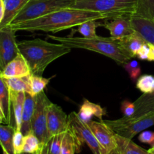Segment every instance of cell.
I'll list each match as a JSON object with an SVG mask.
<instances>
[{
    "instance_id": "cell-1",
    "label": "cell",
    "mask_w": 154,
    "mask_h": 154,
    "mask_svg": "<svg viewBox=\"0 0 154 154\" xmlns=\"http://www.w3.org/2000/svg\"><path fill=\"white\" fill-rule=\"evenodd\" d=\"M106 20L102 14L84 9L72 8L60 9L37 19L7 26L14 31H43L58 32L78 26L89 20Z\"/></svg>"
},
{
    "instance_id": "cell-2",
    "label": "cell",
    "mask_w": 154,
    "mask_h": 154,
    "mask_svg": "<svg viewBox=\"0 0 154 154\" xmlns=\"http://www.w3.org/2000/svg\"><path fill=\"white\" fill-rule=\"evenodd\" d=\"M17 47L28 63L31 73L41 76L51 63L72 51L61 43H51L40 38L22 41L18 42Z\"/></svg>"
},
{
    "instance_id": "cell-3",
    "label": "cell",
    "mask_w": 154,
    "mask_h": 154,
    "mask_svg": "<svg viewBox=\"0 0 154 154\" xmlns=\"http://www.w3.org/2000/svg\"><path fill=\"white\" fill-rule=\"evenodd\" d=\"M48 37L72 49H84L102 54L119 65H123L132 59L121 46L120 40L112 37H101L98 35L93 38L60 37L54 35H48Z\"/></svg>"
},
{
    "instance_id": "cell-4",
    "label": "cell",
    "mask_w": 154,
    "mask_h": 154,
    "mask_svg": "<svg viewBox=\"0 0 154 154\" xmlns=\"http://www.w3.org/2000/svg\"><path fill=\"white\" fill-rule=\"evenodd\" d=\"M70 8L99 12L106 20L122 16H132L136 9V0H75Z\"/></svg>"
},
{
    "instance_id": "cell-5",
    "label": "cell",
    "mask_w": 154,
    "mask_h": 154,
    "mask_svg": "<svg viewBox=\"0 0 154 154\" xmlns=\"http://www.w3.org/2000/svg\"><path fill=\"white\" fill-rule=\"evenodd\" d=\"M75 0H29L11 24H17L43 17L63 8H70Z\"/></svg>"
},
{
    "instance_id": "cell-6",
    "label": "cell",
    "mask_w": 154,
    "mask_h": 154,
    "mask_svg": "<svg viewBox=\"0 0 154 154\" xmlns=\"http://www.w3.org/2000/svg\"><path fill=\"white\" fill-rule=\"evenodd\" d=\"M103 122L117 135L132 139L138 133L153 126L154 113L148 114L138 118L123 117L118 120H103Z\"/></svg>"
},
{
    "instance_id": "cell-7",
    "label": "cell",
    "mask_w": 154,
    "mask_h": 154,
    "mask_svg": "<svg viewBox=\"0 0 154 154\" xmlns=\"http://www.w3.org/2000/svg\"><path fill=\"white\" fill-rule=\"evenodd\" d=\"M36 96L35 106L32 120V132L38 137L43 144L51 141L47 125V113L49 105L52 102L50 101L45 92L39 93Z\"/></svg>"
},
{
    "instance_id": "cell-8",
    "label": "cell",
    "mask_w": 154,
    "mask_h": 154,
    "mask_svg": "<svg viewBox=\"0 0 154 154\" xmlns=\"http://www.w3.org/2000/svg\"><path fill=\"white\" fill-rule=\"evenodd\" d=\"M69 125L72 132L77 135L83 144H86L88 146L92 153L93 154H103L102 148L91 129L87 123H84L79 118L78 113L73 111L69 114Z\"/></svg>"
},
{
    "instance_id": "cell-9",
    "label": "cell",
    "mask_w": 154,
    "mask_h": 154,
    "mask_svg": "<svg viewBox=\"0 0 154 154\" xmlns=\"http://www.w3.org/2000/svg\"><path fill=\"white\" fill-rule=\"evenodd\" d=\"M87 125L99 142L102 153L108 154L117 148L116 133L104 123L103 120H100V122L91 120Z\"/></svg>"
},
{
    "instance_id": "cell-10",
    "label": "cell",
    "mask_w": 154,
    "mask_h": 154,
    "mask_svg": "<svg viewBox=\"0 0 154 154\" xmlns=\"http://www.w3.org/2000/svg\"><path fill=\"white\" fill-rule=\"evenodd\" d=\"M15 32L9 26L0 29V58L3 69L20 54Z\"/></svg>"
},
{
    "instance_id": "cell-11",
    "label": "cell",
    "mask_w": 154,
    "mask_h": 154,
    "mask_svg": "<svg viewBox=\"0 0 154 154\" xmlns=\"http://www.w3.org/2000/svg\"><path fill=\"white\" fill-rule=\"evenodd\" d=\"M47 125L51 138L54 135L66 132L69 129V116L57 104L51 103L48 108Z\"/></svg>"
},
{
    "instance_id": "cell-12",
    "label": "cell",
    "mask_w": 154,
    "mask_h": 154,
    "mask_svg": "<svg viewBox=\"0 0 154 154\" xmlns=\"http://www.w3.org/2000/svg\"><path fill=\"white\" fill-rule=\"evenodd\" d=\"M109 31L111 37L120 40L134 32L131 23V16H122L113 18L109 22L102 24Z\"/></svg>"
},
{
    "instance_id": "cell-13",
    "label": "cell",
    "mask_w": 154,
    "mask_h": 154,
    "mask_svg": "<svg viewBox=\"0 0 154 154\" xmlns=\"http://www.w3.org/2000/svg\"><path fill=\"white\" fill-rule=\"evenodd\" d=\"M31 74L28 63L20 54L9 62L0 72V75L3 78H20L28 76Z\"/></svg>"
},
{
    "instance_id": "cell-14",
    "label": "cell",
    "mask_w": 154,
    "mask_h": 154,
    "mask_svg": "<svg viewBox=\"0 0 154 154\" xmlns=\"http://www.w3.org/2000/svg\"><path fill=\"white\" fill-rule=\"evenodd\" d=\"M131 23L134 31L138 33L147 43L154 45V20L132 15Z\"/></svg>"
},
{
    "instance_id": "cell-15",
    "label": "cell",
    "mask_w": 154,
    "mask_h": 154,
    "mask_svg": "<svg viewBox=\"0 0 154 154\" xmlns=\"http://www.w3.org/2000/svg\"><path fill=\"white\" fill-rule=\"evenodd\" d=\"M25 97L26 93H23V92L10 91L11 111L14 115V127L16 130H20L21 129Z\"/></svg>"
},
{
    "instance_id": "cell-16",
    "label": "cell",
    "mask_w": 154,
    "mask_h": 154,
    "mask_svg": "<svg viewBox=\"0 0 154 154\" xmlns=\"http://www.w3.org/2000/svg\"><path fill=\"white\" fill-rule=\"evenodd\" d=\"M78 115L82 121L88 123L91 121L93 116L99 118L100 120H102V117L106 115V111L98 104L93 103L87 99H84L78 111Z\"/></svg>"
},
{
    "instance_id": "cell-17",
    "label": "cell",
    "mask_w": 154,
    "mask_h": 154,
    "mask_svg": "<svg viewBox=\"0 0 154 154\" xmlns=\"http://www.w3.org/2000/svg\"><path fill=\"white\" fill-rule=\"evenodd\" d=\"M35 102L36 96H32L29 93H26L20 129V131L24 135L32 132V120L34 114Z\"/></svg>"
},
{
    "instance_id": "cell-18",
    "label": "cell",
    "mask_w": 154,
    "mask_h": 154,
    "mask_svg": "<svg viewBox=\"0 0 154 154\" xmlns=\"http://www.w3.org/2000/svg\"><path fill=\"white\" fill-rule=\"evenodd\" d=\"M28 1L29 0H3L5 14L4 18L0 23V29L8 26Z\"/></svg>"
},
{
    "instance_id": "cell-19",
    "label": "cell",
    "mask_w": 154,
    "mask_h": 154,
    "mask_svg": "<svg viewBox=\"0 0 154 154\" xmlns=\"http://www.w3.org/2000/svg\"><path fill=\"white\" fill-rule=\"evenodd\" d=\"M135 112L133 118L144 117L148 114L154 113V90L151 93L144 94L133 102Z\"/></svg>"
},
{
    "instance_id": "cell-20",
    "label": "cell",
    "mask_w": 154,
    "mask_h": 154,
    "mask_svg": "<svg viewBox=\"0 0 154 154\" xmlns=\"http://www.w3.org/2000/svg\"><path fill=\"white\" fill-rule=\"evenodd\" d=\"M120 42L123 49L129 54L132 58L137 57L141 47L147 42L136 32L120 39Z\"/></svg>"
},
{
    "instance_id": "cell-21",
    "label": "cell",
    "mask_w": 154,
    "mask_h": 154,
    "mask_svg": "<svg viewBox=\"0 0 154 154\" xmlns=\"http://www.w3.org/2000/svg\"><path fill=\"white\" fill-rule=\"evenodd\" d=\"M0 105L5 116V120L7 124L11 125V105L10 91L5 79L0 75Z\"/></svg>"
},
{
    "instance_id": "cell-22",
    "label": "cell",
    "mask_w": 154,
    "mask_h": 154,
    "mask_svg": "<svg viewBox=\"0 0 154 154\" xmlns=\"http://www.w3.org/2000/svg\"><path fill=\"white\" fill-rule=\"evenodd\" d=\"M83 143L77 135L69 128L65 132L62 143L61 154H75L81 151Z\"/></svg>"
},
{
    "instance_id": "cell-23",
    "label": "cell",
    "mask_w": 154,
    "mask_h": 154,
    "mask_svg": "<svg viewBox=\"0 0 154 154\" xmlns=\"http://www.w3.org/2000/svg\"><path fill=\"white\" fill-rule=\"evenodd\" d=\"M117 147L120 154H150L148 150H144L132 141V139L124 138L116 134Z\"/></svg>"
},
{
    "instance_id": "cell-24",
    "label": "cell",
    "mask_w": 154,
    "mask_h": 154,
    "mask_svg": "<svg viewBox=\"0 0 154 154\" xmlns=\"http://www.w3.org/2000/svg\"><path fill=\"white\" fill-rule=\"evenodd\" d=\"M15 128L11 125H0V145L8 154H15L13 137Z\"/></svg>"
},
{
    "instance_id": "cell-25",
    "label": "cell",
    "mask_w": 154,
    "mask_h": 154,
    "mask_svg": "<svg viewBox=\"0 0 154 154\" xmlns=\"http://www.w3.org/2000/svg\"><path fill=\"white\" fill-rule=\"evenodd\" d=\"M10 91L23 92L31 94L30 75L20 78H4Z\"/></svg>"
},
{
    "instance_id": "cell-26",
    "label": "cell",
    "mask_w": 154,
    "mask_h": 154,
    "mask_svg": "<svg viewBox=\"0 0 154 154\" xmlns=\"http://www.w3.org/2000/svg\"><path fill=\"white\" fill-rule=\"evenodd\" d=\"M43 144L38 137L32 132H29L24 135V144L23 153H26L29 154H40L43 149Z\"/></svg>"
},
{
    "instance_id": "cell-27",
    "label": "cell",
    "mask_w": 154,
    "mask_h": 154,
    "mask_svg": "<svg viewBox=\"0 0 154 154\" xmlns=\"http://www.w3.org/2000/svg\"><path fill=\"white\" fill-rule=\"evenodd\" d=\"M134 15L154 20V0H136Z\"/></svg>"
},
{
    "instance_id": "cell-28",
    "label": "cell",
    "mask_w": 154,
    "mask_h": 154,
    "mask_svg": "<svg viewBox=\"0 0 154 154\" xmlns=\"http://www.w3.org/2000/svg\"><path fill=\"white\" fill-rule=\"evenodd\" d=\"M52 78L53 77H51L50 78H45L41 75L31 74L30 75V86H31L32 96H35L39 93L44 92V90L46 88Z\"/></svg>"
},
{
    "instance_id": "cell-29",
    "label": "cell",
    "mask_w": 154,
    "mask_h": 154,
    "mask_svg": "<svg viewBox=\"0 0 154 154\" xmlns=\"http://www.w3.org/2000/svg\"><path fill=\"white\" fill-rule=\"evenodd\" d=\"M102 24L97 22V20H89L78 26L77 31L83 35L84 38H93L97 36L96 35V28L101 26Z\"/></svg>"
},
{
    "instance_id": "cell-30",
    "label": "cell",
    "mask_w": 154,
    "mask_h": 154,
    "mask_svg": "<svg viewBox=\"0 0 154 154\" xmlns=\"http://www.w3.org/2000/svg\"><path fill=\"white\" fill-rule=\"evenodd\" d=\"M136 87L144 94L151 93L154 90V76L151 75H141L137 81Z\"/></svg>"
},
{
    "instance_id": "cell-31",
    "label": "cell",
    "mask_w": 154,
    "mask_h": 154,
    "mask_svg": "<svg viewBox=\"0 0 154 154\" xmlns=\"http://www.w3.org/2000/svg\"><path fill=\"white\" fill-rule=\"evenodd\" d=\"M123 67L128 72L129 77L132 81H135L141 74V66H140L139 63L135 60H130L129 61L126 62V63L123 64Z\"/></svg>"
},
{
    "instance_id": "cell-32",
    "label": "cell",
    "mask_w": 154,
    "mask_h": 154,
    "mask_svg": "<svg viewBox=\"0 0 154 154\" xmlns=\"http://www.w3.org/2000/svg\"><path fill=\"white\" fill-rule=\"evenodd\" d=\"M65 132L58 134L53 137L50 141V151L52 154H61L62 143Z\"/></svg>"
},
{
    "instance_id": "cell-33",
    "label": "cell",
    "mask_w": 154,
    "mask_h": 154,
    "mask_svg": "<svg viewBox=\"0 0 154 154\" xmlns=\"http://www.w3.org/2000/svg\"><path fill=\"white\" fill-rule=\"evenodd\" d=\"M24 144V135L20 130L15 129L13 137V146L15 154H20L23 153Z\"/></svg>"
},
{
    "instance_id": "cell-34",
    "label": "cell",
    "mask_w": 154,
    "mask_h": 154,
    "mask_svg": "<svg viewBox=\"0 0 154 154\" xmlns=\"http://www.w3.org/2000/svg\"><path fill=\"white\" fill-rule=\"evenodd\" d=\"M121 111L126 117H132L135 114V108L133 102L124 100L121 103Z\"/></svg>"
},
{
    "instance_id": "cell-35",
    "label": "cell",
    "mask_w": 154,
    "mask_h": 154,
    "mask_svg": "<svg viewBox=\"0 0 154 154\" xmlns=\"http://www.w3.org/2000/svg\"><path fill=\"white\" fill-rule=\"evenodd\" d=\"M138 140L144 144H150L152 147H154V132L151 131H144L138 136Z\"/></svg>"
},
{
    "instance_id": "cell-36",
    "label": "cell",
    "mask_w": 154,
    "mask_h": 154,
    "mask_svg": "<svg viewBox=\"0 0 154 154\" xmlns=\"http://www.w3.org/2000/svg\"><path fill=\"white\" fill-rule=\"evenodd\" d=\"M150 44L145 43L137 54V57L141 60H147L148 61L149 54H150Z\"/></svg>"
},
{
    "instance_id": "cell-37",
    "label": "cell",
    "mask_w": 154,
    "mask_h": 154,
    "mask_svg": "<svg viewBox=\"0 0 154 154\" xmlns=\"http://www.w3.org/2000/svg\"><path fill=\"white\" fill-rule=\"evenodd\" d=\"M150 54H149L148 61L154 62V45H150Z\"/></svg>"
},
{
    "instance_id": "cell-38",
    "label": "cell",
    "mask_w": 154,
    "mask_h": 154,
    "mask_svg": "<svg viewBox=\"0 0 154 154\" xmlns=\"http://www.w3.org/2000/svg\"><path fill=\"white\" fill-rule=\"evenodd\" d=\"M49 142H50V141H49ZM49 142H48V144H46L45 146H44L43 149H42V152H41L40 154H52L51 153V151H50Z\"/></svg>"
},
{
    "instance_id": "cell-39",
    "label": "cell",
    "mask_w": 154,
    "mask_h": 154,
    "mask_svg": "<svg viewBox=\"0 0 154 154\" xmlns=\"http://www.w3.org/2000/svg\"><path fill=\"white\" fill-rule=\"evenodd\" d=\"M4 14H5L4 5H0V23H1L3 18H4Z\"/></svg>"
},
{
    "instance_id": "cell-40",
    "label": "cell",
    "mask_w": 154,
    "mask_h": 154,
    "mask_svg": "<svg viewBox=\"0 0 154 154\" xmlns=\"http://www.w3.org/2000/svg\"><path fill=\"white\" fill-rule=\"evenodd\" d=\"M108 154H120V151H119V150L117 149V148H115L114 150H113L111 152H110V153Z\"/></svg>"
},
{
    "instance_id": "cell-41",
    "label": "cell",
    "mask_w": 154,
    "mask_h": 154,
    "mask_svg": "<svg viewBox=\"0 0 154 154\" xmlns=\"http://www.w3.org/2000/svg\"><path fill=\"white\" fill-rule=\"evenodd\" d=\"M0 116H1V117L3 118L4 123H5V116H4V114H3V111H2V109L1 105H0Z\"/></svg>"
},
{
    "instance_id": "cell-42",
    "label": "cell",
    "mask_w": 154,
    "mask_h": 154,
    "mask_svg": "<svg viewBox=\"0 0 154 154\" xmlns=\"http://www.w3.org/2000/svg\"><path fill=\"white\" fill-rule=\"evenodd\" d=\"M148 152L150 154H154V147H151L150 150H148Z\"/></svg>"
},
{
    "instance_id": "cell-43",
    "label": "cell",
    "mask_w": 154,
    "mask_h": 154,
    "mask_svg": "<svg viewBox=\"0 0 154 154\" xmlns=\"http://www.w3.org/2000/svg\"><path fill=\"white\" fill-rule=\"evenodd\" d=\"M3 70V66L2 64V61H1V58H0V72Z\"/></svg>"
},
{
    "instance_id": "cell-44",
    "label": "cell",
    "mask_w": 154,
    "mask_h": 154,
    "mask_svg": "<svg viewBox=\"0 0 154 154\" xmlns=\"http://www.w3.org/2000/svg\"><path fill=\"white\" fill-rule=\"evenodd\" d=\"M2 123H4V120H3L2 117L1 116H0V125L2 124Z\"/></svg>"
},
{
    "instance_id": "cell-45",
    "label": "cell",
    "mask_w": 154,
    "mask_h": 154,
    "mask_svg": "<svg viewBox=\"0 0 154 154\" xmlns=\"http://www.w3.org/2000/svg\"><path fill=\"white\" fill-rule=\"evenodd\" d=\"M3 5V0H0V5Z\"/></svg>"
},
{
    "instance_id": "cell-46",
    "label": "cell",
    "mask_w": 154,
    "mask_h": 154,
    "mask_svg": "<svg viewBox=\"0 0 154 154\" xmlns=\"http://www.w3.org/2000/svg\"><path fill=\"white\" fill-rule=\"evenodd\" d=\"M3 154H8L5 151H3Z\"/></svg>"
},
{
    "instance_id": "cell-47",
    "label": "cell",
    "mask_w": 154,
    "mask_h": 154,
    "mask_svg": "<svg viewBox=\"0 0 154 154\" xmlns=\"http://www.w3.org/2000/svg\"><path fill=\"white\" fill-rule=\"evenodd\" d=\"M20 154H29V153H20Z\"/></svg>"
},
{
    "instance_id": "cell-48",
    "label": "cell",
    "mask_w": 154,
    "mask_h": 154,
    "mask_svg": "<svg viewBox=\"0 0 154 154\" xmlns=\"http://www.w3.org/2000/svg\"></svg>"
}]
</instances>
